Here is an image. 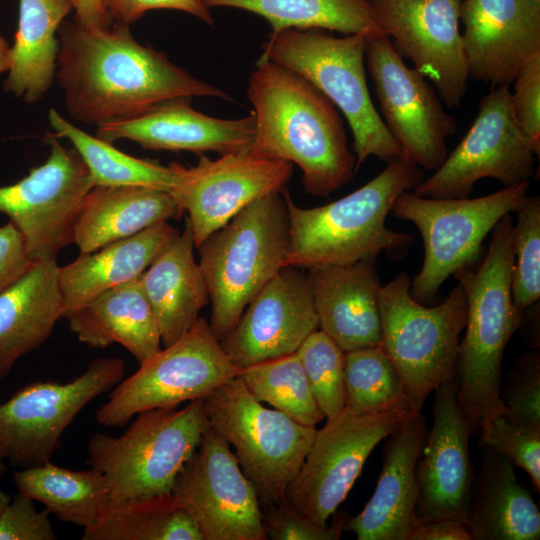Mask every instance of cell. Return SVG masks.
Segmentation results:
<instances>
[{"label": "cell", "mask_w": 540, "mask_h": 540, "mask_svg": "<svg viewBox=\"0 0 540 540\" xmlns=\"http://www.w3.org/2000/svg\"><path fill=\"white\" fill-rule=\"evenodd\" d=\"M129 26L114 22L108 29H91L76 20L60 24L55 77L74 121L100 126L128 120L176 98L233 100L139 43Z\"/></svg>", "instance_id": "6da1fadb"}, {"label": "cell", "mask_w": 540, "mask_h": 540, "mask_svg": "<svg viewBox=\"0 0 540 540\" xmlns=\"http://www.w3.org/2000/svg\"><path fill=\"white\" fill-rule=\"evenodd\" d=\"M255 131L249 152L287 161L302 171L304 190L325 197L358 171L335 105L299 74L258 59L249 78Z\"/></svg>", "instance_id": "7a4b0ae2"}, {"label": "cell", "mask_w": 540, "mask_h": 540, "mask_svg": "<svg viewBox=\"0 0 540 540\" xmlns=\"http://www.w3.org/2000/svg\"><path fill=\"white\" fill-rule=\"evenodd\" d=\"M424 178L425 170L399 158L362 187L326 205L299 207L282 189L290 228L285 266L347 265L376 260L382 252L401 258L414 237L388 228L386 218L397 198Z\"/></svg>", "instance_id": "3957f363"}, {"label": "cell", "mask_w": 540, "mask_h": 540, "mask_svg": "<svg viewBox=\"0 0 540 540\" xmlns=\"http://www.w3.org/2000/svg\"><path fill=\"white\" fill-rule=\"evenodd\" d=\"M492 231L481 264L453 275L467 301L466 330L459 343L455 373L457 403L474 432L506 412L500 396L502 360L507 344L524 322L511 294V215H505Z\"/></svg>", "instance_id": "277c9868"}, {"label": "cell", "mask_w": 540, "mask_h": 540, "mask_svg": "<svg viewBox=\"0 0 540 540\" xmlns=\"http://www.w3.org/2000/svg\"><path fill=\"white\" fill-rule=\"evenodd\" d=\"M289 241L287 206L279 192L249 204L197 248L211 303L209 326L219 341L285 266Z\"/></svg>", "instance_id": "5b68a950"}, {"label": "cell", "mask_w": 540, "mask_h": 540, "mask_svg": "<svg viewBox=\"0 0 540 540\" xmlns=\"http://www.w3.org/2000/svg\"><path fill=\"white\" fill-rule=\"evenodd\" d=\"M366 42L357 34L334 37L287 29L270 33L259 57L299 74L342 112L353 135L357 170L371 156L387 163L404 158L369 93Z\"/></svg>", "instance_id": "8992f818"}, {"label": "cell", "mask_w": 540, "mask_h": 540, "mask_svg": "<svg viewBox=\"0 0 540 540\" xmlns=\"http://www.w3.org/2000/svg\"><path fill=\"white\" fill-rule=\"evenodd\" d=\"M208 428L203 399L142 411L118 437L93 434L88 460L105 477L110 503L170 493Z\"/></svg>", "instance_id": "52a82bcc"}, {"label": "cell", "mask_w": 540, "mask_h": 540, "mask_svg": "<svg viewBox=\"0 0 540 540\" xmlns=\"http://www.w3.org/2000/svg\"><path fill=\"white\" fill-rule=\"evenodd\" d=\"M203 402L210 428L234 448L261 507L284 504L287 489L313 443L316 427L265 407L238 376L218 387Z\"/></svg>", "instance_id": "ba28073f"}, {"label": "cell", "mask_w": 540, "mask_h": 540, "mask_svg": "<svg viewBox=\"0 0 540 540\" xmlns=\"http://www.w3.org/2000/svg\"><path fill=\"white\" fill-rule=\"evenodd\" d=\"M410 285L409 276L402 272L380 288V346L396 367L414 408L421 411L431 392L455 379L467 301L458 283L443 302L428 307L411 296Z\"/></svg>", "instance_id": "9c48e42d"}, {"label": "cell", "mask_w": 540, "mask_h": 540, "mask_svg": "<svg viewBox=\"0 0 540 540\" xmlns=\"http://www.w3.org/2000/svg\"><path fill=\"white\" fill-rule=\"evenodd\" d=\"M529 187L530 181L477 198H427L414 192L402 193L390 213L412 222L424 245L422 267L410 285L411 296L428 303L448 277L474 267L488 233L505 215L517 210Z\"/></svg>", "instance_id": "30bf717a"}, {"label": "cell", "mask_w": 540, "mask_h": 540, "mask_svg": "<svg viewBox=\"0 0 540 540\" xmlns=\"http://www.w3.org/2000/svg\"><path fill=\"white\" fill-rule=\"evenodd\" d=\"M139 365L97 409L100 426L124 427L142 411L204 399L240 371L202 317L177 341Z\"/></svg>", "instance_id": "8fae6325"}, {"label": "cell", "mask_w": 540, "mask_h": 540, "mask_svg": "<svg viewBox=\"0 0 540 540\" xmlns=\"http://www.w3.org/2000/svg\"><path fill=\"white\" fill-rule=\"evenodd\" d=\"M119 357L97 358L70 382H32L0 404V451L18 469L50 462L66 428L99 395L123 378Z\"/></svg>", "instance_id": "7c38bea8"}, {"label": "cell", "mask_w": 540, "mask_h": 540, "mask_svg": "<svg viewBox=\"0 0 540 540\" xmlns=\"http://www.w3.org/2000/svg\"><path fill=\"white\" fill-rule=\"evenodd\" d=\"M415 410L356 413L345 408L317 429L286 502L320 526L345 500L374 448Z\"/></svg>", "instance_id": "4fadbf2b"}, {"label": "cell", "mask_w": 540, "mask_h": 540, "mask_svg": "<svg viewBox=\"0 0 540 540\" xmlns=\"http://www.w3.org/2000/svg\"><path fill=\"white\" fill-rule=\"evenodd\" d=\"M511 85L492 87L476 117L443 163L414 187L427 198H467L486 177L504 187L530 181L539 153L516 124L510 106Z\"/></svg>", "instance_id": "5bb4252c"}, {"label": "cell", "mask_w": 540, "mask_h": 540, "mask_svg": "<svg viewBox=\"0 0 540 540\" xmlns=\"http://www.w3.org/2000/svg\"><path fill=\"white\" fill-rule=\"evenodd\" d=\"M47 160L21 180L0 186V212L22 234L32 261L56 259L73 243L74 225L86 194L95 186L73 149L48 134Z\"/></svg>", "instance_id": "9a60e30c"}, {"label": "cell", "mask_w": 540, "mask_h": 540, "mask_svg": "<svg viewBox=\"0 0 540 540\" xmlns=\"http://www.w3.org/2000/svg\"><path fill=\"white\" fill-rule=\"evenodd\" d=\"M365 64L381 118L403 157L425 171L436 170L448 155L446 140L457 131L456 119L428 80L405 64L387 35L367 39Z\"/></svg>", "instance_id": "2e32d148"}, {"label": "cell", "mask_w": 540, "mask_h": 540, "mask_svg": "<svg viewBox=\"0 0 540 540\" xmlns=\"http://www.w3.org/2000/svg\"><path fill=\"white\" fill-rule=\"evenodd\" d=\"M171 494L203 540H267L257 492L229 444L210 426L179 471Z\"/></svg>", "instance_id": "e0dca14e"}, {"label": "cell", "mask_w": 540, "mask_h": 540, "mask_svg": "<svg viewBox=\"0 0 540 540\" xmlns=\"http://www.w3.org/2000/svg\"><path fill=\"white\" fill-rule=\"evenodd\" d=\"M169 165L176 174L169 193L188 213L196 248L249 204L281 192L293 173L292 163L249 151L215 160L201 156L195 166Z\"/></svg>", "instance_id": "ac0fdd59"}, {"label": "cell", "mask_w": 540, "mask_h": 540, "mask_svg": "<svg viewBox=\"0 0 540 540\" xmlns=\"http://www.w3.org/2000/svg\"><path fill=\"white\" fill-rule=\"evenodd\" d=\"M374 18L449 108L461 105L468 67L459 29L462 0H371Z\"/></svg>", "instance_id": "d6986e66"}, {"label": "cell", "mask_w": 540, "mask_h": 540, "mask_svg": "<svg viewBox=\"0 0 540 540\" xmlns=\"http://www.w3.org/2000/svg\"><path fill=\"white\" fill-rule=\"evenodd\" d=\"M433 392V425L415 471L416 526L438 518L467 522L473 496L469 438L474 430L458 406L455 379Z\"/></svg>", "instance_id": "ffe728a7"}, {"label": "cell", "mask_w": 540, "mask_h": 540, "mask_svg": "<svg viewBox=\"0 0 540 540\" xmlns=\"http://www.w3.org/2000/svg\"><path fill=\"white\" fill-rule=\"evenodd\" d=\"M301 270L281 268L219 341L238 368L292 354L319 329L309 283Z\"/></svg>", "instance_id": "44dd1931"}, {"label": "cell", "mask_w": 540, "mask_h": 540, "mask_svg": "<svg viewBox=\"0 0 540 540\" xmlns=\"http://www.w3.org/2000/svg\"><path fill=\"white\" fill-rule=\"evenodd\" d=\"M460 21L469 78L511 85L540 56V0H462Z\"/></svg>", "instance_id": "7402d4cb"}, {"label": "cell", "mask_w": 540, "mask_h": 540, "mask_svg": "<svg viewBox=\"0 0 540 540\" xmlns=\"http://www.w3.org/2000/svg\"><path fill=\"white\" fill-rule=\"evenodd\" d=\"M191 99H172L141 116L97 126L96 137L109 143L126 139L151 150L220 155L249 151L253 113L239 119L216 118L194 110Z\"/></svg>", "instance_id": "603a6c76"}, {"label": "cell", "mask_w": 540, "mask_h": 540, "mask_svg": "<svg viewBox=\"0 0 540 540\" xmlns=\"http://www.w3.org/2000/svg\"><path fill=\"white\" fill-rule=\"evenodd\" d=\"M426 419L411 412L388 436L375 490L345 529L358 540H407L416 526V465L426 437Z\"/></svg>", "instance_id": "cb8c5ba5"}, {"label": "cell", "mask_w": 540, "mask_h": 540, "mask_svg": "<svg viewBox=\"0 0 540 540\" xmlns=\"http://www.w3.org/2000/svg\"><path fill=\"white\" fill-rule=\"evenodd\" d=\"M375 261L307 269L319 329L345 352L381 345Z\"/></svg>", "instance_id": "d4e9b609"}, {"label": "cell", "mask_w": 540, "mask_h": 540, "mask_svg": "<svg viewBox=\"0 0 540 540\" xmlns=\"http://www.w3.org/2000/svg\"><path fill=\"white\" fill-rule=\"evenodd\" d=\"M194 247V235L187 218L183 231H178L165 244L139 277L164 346L182 337L210 302L202 270L194 257Z\"/></svg>", "instance_id": "484cf974"}, {"label": "cell", "mask_w": 540, "mask_h": 540, "mask_svg": "<svg viewBox=\"0 0 540 540\" xmlns=\"http://www.w3.org/2000/svg\"><path fill=\"white\" fill-rule=\"evenodd\" d=\"M58 269L56 259L33 261L0 292V379L45 343L62 318Z\"/></svg>", "instance_id": "4316f807"}, {"label": "cell", "mask_w": 540, "mask_h": 540, "mask_svg": "<svg viewBox=\"0 0 540 540\" xmlns=\"http://www.w3.org/2000/svg\"><path fill=\"white\" fill-rule=\"evenodd\" d=\"M184 211L169 192L142 186H94L84 197L73 231L80 253L178 220Z\"/></svg>", "instance_id": "83f0119b"}, {"label": "cell", "mask_w": 540, "mask_h": 540, "mask_svg": "<svg viewBox=\"0 0 540 540\" xmlns=\"http://www.w3.org/2000/svg\"><path fill=\"white\" fill-rule=\"evenodd\" d=\"M71 331L90 347L118 343L142 364L161 349V337L140 278L112 287L69 314Z\"/></svg>", "instance_id": "f1b7e54d"}, {"label": "cell", "mask_w": 540, "mask_h": 540, "mask_svg": "<svg viewBox=\"0 0 540 540\" xmlns=\"http://www.w3.org/2000/svg\"><path fill=\"white\" fill-rule=\"evenodd\" d=\"M177 232L168 222H162L96 251L80 253L77 259L59 267L62 318L105 290L139 278Z\"/></svg>", "instance_id": "f546056e"}, {"label": "cell", "mask_w": 540, "mask_h": 540, "mask_svg": "<svg viewBox=\"0 0 540 540\" xmlns=\"http://www.w3.org/2000/svg\"><path fill=\"white\" fill-rule=\"evenodd\" d=\"M482 465L467 519L472 540H538L540 511L514 465L482 445Z\"/></svg>", "instance_id": "4dcf8cb0"}, {"label": "cell", "mask_w": 540, "mask_h": 540, "mask_svg": "<svg viewBox=\"0 0 540 540\" xmlns=\"http://www.w3.org/2000/svg\"><path fill=\"white\" fill-rule=\"evenodd\" d=\"M73 10L70 0H19L18 26L10 46L4 90L34 104L56 76L60 24Z\"/></svg>", "instance_id": "1f68e13d"}, {"label": "cell", "mask_w": 540, "mask_h": 540, "mask_svg": "<svg viewBox=\"0 0 540 540\" xmlns=\"http://www.w3.org/2000/svg\"><path fill=\"white\" fill-rule=\"evenodd\" d=\"M18 492L45 506L60 521L91 527L110 503L103 474L95 469L70 470L51 462L13 473Z\"/></svg>", "instance_id": "d6a6232c"}, {"label": "cell", "mask_w": 540, "mask_h": 540, "mask_svg": "<svg viewBox=\"0 0 540 540\" xmlns=\"http://www.w3.org/2000/svg\"><path fill=\"white\" fill-rule=\"evenodd\" d=\"M212 7H232L267 20L270 33L327 29L367 39L384 35L367 0H203ZM386 35V34H385Z\"/></svg>", "instance_id": "836d02e7"}, {"label": "cell", "mask_w": 540, "mask_h": 540, "mask_svg": "<svg viewBox=\"0 0 540 540\" xmlns=\"http://www.w3.org/2000/svg\"><path fill=\"white\" fill-rule=\"evenodd\" d=\"M83 540H203L188 511L170 493L109 503Z\"/></svg>", "instance_id": "e575fe53"}, {"label": "cell", "mask_w": 540, "mask_h": 540, "mask_svg": "<svg viewBox=\"0 0 540 540\" xmlns=\"http://www.w3.org/2000/svg\"><path fill=\"white\" fill-rule=\"evenodd\" d=\"M48 120L57 137L72 143L95 186H142L167 192L174 186L176 174L170 165L128 155L111 143L84 132L54 108L49 109Z\"/></svg>", "instance_id": "d590c367"}, {"label": "cell", "mask_w": 540, "mask_h": 540, "mask_svg": "<svg viewBox=\"0 0 540 540\" xmlns=\"http://www.w3.org/2000/svg\"><path fill=\"white\" fill-rule=\"evenodd\" d=\"M238 377L259 402L303 425L316 427L325 418L297 352L241 368Z\"/></svg>", "instance_id": "8d00e7d4"}, {"label": "cell", "mask_w": 540, "mask_h": 540, "mask_svg": "<svg viewBox=\"0 0 540 540\" xmlns=\"http://www.w3.org/2000/svg\"><path fill=\"white\" fill-rule=\"evenodd\" d=\"M346 408L356 413L416 410L405 385L381 346L345 352Z\"/></svg>", "instance_id": "74e56055"}, {"label": "cell", "mask_w": 540, "mask_h": 540, "mask_svg": "<svg viewBox=\"0 0 540 540\" xmlns=\"http://www.w3.org/2000/svg\"><path fill=\"white\" fill-rule=\"evenodd\" d=\"M296 352L326 420L336 417L346 408L345 351L317 329Z\"/></svg>", "instance_id": "f35d334b"}, {"label": "cell", "mask_w": 540, "mask_h": 540, "mask_svg": "<svg viewBox=\"0 0 540 540\" xmlns=\"http://www.w3.org/2000/svg\"><path fill=\"white\" fill-rule=\"evenodd\" d=\"M515 212L511 294L523 312L540 297V198L527 195Z\"/></svg>", "instance_id": "ab89813d"}, {"label": "cell", "mask_w": 540, "mask_h": 540, "mask_svg": "<svg viewBox=\"0 0 540 540\" xmlns=\"http://www.w3.org/2000/svg\"><path fill=\"white\" fill-rule=\"evenodd\" d=\"M481 445L504 455L529 476L540 491V429L519 426L502 414L480 430Z\"/></svg>", "instance_id": "60d3db41"}, {"label": "cell", "mask_w": 540, "mask_h": 540, "mask_svg": "<svg viewBox=\"0 0 540 540\" xmlns=\"http://www.w3.org/2000/svg\"><path fill=\"white\" fill-rule=\"evenodd\" d=\"M505 416L516 425L540 429V357L534 352L517 360L500 389Z\"/></svg>", "instance_id": "b9f144b4"}, {"label": "cell", "mask_w": 540, "mask_h": 540, "mask_svg": "<svg viewBox=\"0 0 540 540\" xmlns=\"http://www.w3.org/2000/svg\"><path fill=\"white\" fill-rule=\"evenodd\" d=\"M262 516L265 534L271 540H338L347 520L345 513H335L331 524L323 527L287 502L262 508Z\"/></svg>", "instance_id": "7bdbcfd3"}, {"label": "cell", "mask_w": 540, "mask_h": 540, "mask_svg": "<svg viewBox=\"0 0 540 540\" xmlns=\"http://www.w3.org/2000/svg\"><path fill=\"white\" fill-rule=\"evenodd\" d=\"M510 92L513 118L540 154V56L522 67Z\"/></svg>", "instance_id": "ee69618b"}, {"label": "cell", "mask_w": 540, "mask_h": 540, "mask_svg": "<svg viewBox=\"0 0 540 540\" xmlns=\"http://www.w3.org/2000/svg\"><path fill=\"white\" fill-rule=\"evenodd\" d=\"M34 500L18 492L0 513V540L57 539L47 509L37 510Z\"/></svg>", "instance_id": "f6af8a7d"}, {"label": "cell", "mask_w": 540, "mask_h": 540, "mask_svg": "<svg viewBox=\"0 0 540 540\" xmlns=\"http://www.w3.org/2000/svg\"><path fill=\"white\" fill-rule=\"evenodd\" d=\"M103 7L114 22L131 25L147 11L154 9L178 10L212 26L214 19L203 0H102Z\"/></svg>", "instance_id": "bcb514c9"}, {"label": "cell", "mask_w": 540, "mask_h": 540, "mask_svg": "<svg viewBox=\"0 0 540 540\" xmlns=\"http://www.w3.org/2000/svg\"><path fill=\"white\" fill-rule=\"evenodd\" d=\"M33 261L24 238L12 222L0 227V292L20 277Z\"/></svg>", "instance_id": "7dc6e473"}, {"label": "cell", "mask_w": 540, "mask_h": 540, "mask_svg": "<svg viewBox=\"0 0 540 540\" xmlns=\"http://www.w3.org/2000/svg\"><path fill=\"white\" fill-rule=\"evenodd\" d=\"M407 540H472V538L467 522L455 518H438L415 526Z\"/></svg>", "instance_id": "c3c4849f"}, {"label": "cell", "mask_w": 540, "mask_h": 540, "mask_svg": "<svg viewBox=\"0 0 540 540\" xmlns=\"http://www.w3.org/2000/svg\"><path fill=\"white\" fill-rule=\"evenodd\" d=\"M76 21L91 29H108L113 21L106 13L102 0H70Z\"/></svg>", "instance_id": "681fc988"}, {"label": "cell", "mask_w": 540, "mask_h": 540, "mask_svg": "<svg viewBox=\"0 0 540 540\" xmlns=\"http://www.w3.org/2000/svg\"><path fill=\"white\" fill-rule=\"evenodd\" d=\"M9 55L10 45L7 40L0 35V74L8 71Z\"/></svg>", "instance_id": "f907efd6"}, {"label": "cell", "mask_w": 540, "mask_h": 540, "mask_svg": "<svg viewBox=\"0 0 540 540\" xmlns=\"http://www.w3.org/2000/svg\"><path fill=\"white\" fill-rule=\"evenodd\" d=\"M10 499L11 497L0 489V513L4 509V507L8 504Z\"/></svg>", "instance_id": "816d5d0a"}, {"label": "cell", "mask_w": 540, "mask_h": 540, "mask_svg": "<svg viewBox=\"0 0 540 540\" xmlns=\"http://www.w3.org/2000/svg\"><path fill=\"white\" fill-rule=\"evenodd\" d=\"M7 471V466L5 464V459L0 451V475L5 474Z\"/></svg>", "instance_id": "f5cc1de1"}]
</instances>
